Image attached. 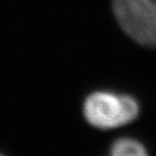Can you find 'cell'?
Segmentation results:
<instances>
[{
    "label": "cell",
    "instance_id": "obj_1",
    "mask_svg": "<svg viewBox=\"0 0 156 156\" xmlns=\"http://www.w3.org/2000/svg\"><path fill=\"white\" fill-rule=\"evenodd\" d=\"M83 113L90 125L106 129L133 122L138 117L139 105L127 95L97 91L86 98Z\"/></svg>",
    "mask_w": 156,
    "mask_h": 156
},
{
    "label": "cell",
    "instance_id": "obj_2",
    "mask_svg": "<svg viewBox=\"0 0 156 156\" xmlns=\"http://www.w3.org/2000/svg\"><path fill=\"white\" fill-rule=\"evenodd\" d=\"M113 13L129 37L142 45H156V0H112Z\"/></svg>",
    "mask_w": 156,
    "mask_h": 156
},
{
    "label": "cell",
    "instance_id": "obj_3",
    "mask_svg": "<svg viewBox=\"0 0 156 156\" xmlns=\"http://www.w3.org/2000/svg\"><path fill=\"white\" fill-rule=\"evenodd\" d=\"M110 156H148L147 151L139 141L123 138L113 142Z\"/></svg>",
    "mask_w": 156,
    "mask_h": 156
},
{
    "label": "cell",
    "instance_id": "obj_4",
    "mask_svg": "<svg viewBox=\"0 0 156 156\" xmlns=\"http://www.w3.org/2000/svg\"><path fill=\"white\" fill-rule=\"evenodd\" d=\"M0 156H2V155H1V154H0Z\"/></svg>",
    "mask_w": 156,
    "mask_h": 156
}]
</instances>
